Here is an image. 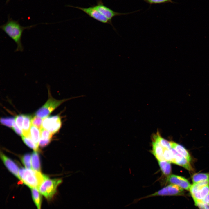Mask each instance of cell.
<instances>
[{
    "mask_svg": "<svg viewBox=\"0 0 209 209\" xmlns=\"http://www.w3.org/2000/svg\"><path fill=\"white\" fill-rule=\"evenodd\" d=\"M32 116L30 115H24L22 132L23 135L25 136L30 137V131L32 125Z\"/></svg>",
    "mask_w": 209,
    "mask_h": 209,
    "instance_id": "obj_14",
    "label": "cell"
},
{
    "mask_svg": "<svg viewBox=\"0 0 209 209\" xmlns=\"http://www.w3.org/2000/svg\"><path fill=\"white\" fill-rule=\"evenodd\" d=\"M72 7H73L72 6ZM82 11L89 16L94 19L102 23L108 24L111 25L114 30L116 29L111 23L94 6H92L88 8H82L79 7H73Z\"/></svg>",
    "mask_w": 209,
    "mask_h": 209,
    "instance_id": "obj_7",
    "label": "cell"
},
{
    "mask_svg": "<svg viewBox=\"0 0 209 209\" xmlns=\"http://www.w3.org/2000/svg\"><path fill=\"white\" fill-rule=\"evenodd\" d=\"M51 140V139H45L40 138L39 141V145L41 147H44L49 144Z\"/></svg>",
    "mask_w": 209,
    "mask_h": 209,
    "instance_id": "obj_30",
    "label": "cell"
},
{
    "mask_svg": "<svg viewBox=\"0 0 209 209\" xmlns=\"http://www.w3.org/2000/svg\"><path fill=\"white\" fill-rule=\"evenodd\" d=\"M152 153L158 161L165 160L164 155V148L157 141L153 140Z\"/></svg>",
    "mask_w": 209,
    "mask_h": 209,
    "instance_id": "obj_12",
    "label": "cell"
},
{
    "mask_svg": "<svg viewBox=\"0 0 209 209\" xmlns=\"http://www.w3.org/2000/svg\"><path fill=\"white\" fill-rule=\"evenodd\" d=\"M30 189L33 201L37 209H41L42 201V194L38 189L35 188Z\"/></svg>",
    "mask_w": 209,
    "mask_h": 209,
    "instance_id": "obj_16",
    "label": "cell"
},
{
    "mask_svg": "<svg viewBox=\"0 0 209 209\" xmlns=\"http://www.w3.org/2000/svg\"><path fill=\"white\" fill-rule=\"evenodd\" d=\"M204 209H209V204L204 203Z\"/></svg>",
    "mask_w": 209,
    "mask_h": 209,
    "instance_id": "obj_33",
    "label": "cell"
},
{
    "mask_svg": "<svg viewBox=\"0 0 209 209\" xmlns=\"http://www.w3.org/2000/svg\"><path fill=\"white\" fill-rule=\"evenodd\" d=\"M158 161L161 170L163 174L166 176L169 175L171 171V162L165 160Z\"/></svg>",
    "mask_w": 209,
    "mask_h": 209,
    "instance_id": "obj_20",
    "label": "cell"
},
{
    "mask_svg": "<svg viewBox=\"0 0 209 209\" xmlns=\"http://www.w3.org/2000/svg\"><path fill=\"white\" fill-rule=\"evenodd\" d=\"M93 6L112 23V19L115 17L123 15H126L135 12H134L122 13L116 12L105 6L101 0L98 1L96 4Z\"/></svg>",
    "mask_w": 209,
    "mask_h": 209,
    "instance_id": "obj_8",
    "label": "cell"
},
{
    "mask_svg": "<svg viewBox=\"0 0 209 209\" xmlns=\"http://www.w3.org/2000/svg\"><path fill=\"white\" fill-rule=\"evenodd\" d=\"M22 138L24 143L28 147L35 151H37L38 150V146L33 142L30 137L22 136Z\"/></svg>",
    "mask_w": 209,
    "mask_h": 209,
    "instance_id": "obj_22",
    "label": "cell"
},
{
    "mask_svg": "<svg viewBox=\"0 0 209 209\" xmlns=\"http://www.w3.org/2000/svg\"><path fill=\"white\" fill-rule=\"evenodd\" d=\"M62 182L61 179H51L48 176L39 186L38 190L47 200H51L57 192L58 186Z\"/></svg>",
    "mask_w": 209,
    "mask_h": 209,
    "instance_id": "obj_3",
    "label": "cell"
},
{
    "mask_svg": "<svg viewBox=\"0 0 209 209\" xmlns=\"http://www.w3.org/2000/svg\"><path fill=\"white\" fill-rule=\"evenodd\" d=\"M172 148L175 149L177 152L189 162L191 160V158L186 149L182 145L175 142H170Z\"/></svg>",
    "mask_w": 209,
    "mask_h": 209,
    "instance_id": "obj_15",
    "label": "cell"
},
{
    "mask_svg": "<svg viewBox=\"0 0 209 209\" xmlns=\"http://www.w3.org/2000/svg\"><path fill=\"white\" fill-rule=\"evenodd\" d=\"M10 1V0H7V1H6V3H8L9 2V1Z\"/></svg>",
    "mask_w": 209,
    "mask_h": 209,
    "instance_id": "obj_34",
    "label": "cell"
},
{
    "mask_svg": "<svg viewBox=\"0 0 209 209\" xmlns=\"http://www.w3.org/2000/svg\"><path fill=\"white\" fill-rule=\"evenodd\" d=\"M31 155L30 154H24L22 157V162L27 169L32 168L31 163Z\"/></svg>",
    "mask_w": 209,
    "mask_h": 209,
    "instance_id": "obj_23",
    "label": "cell"
},
{
    "mask_svg": "<svg viewBox=\"0 0 209 209\" xmlns=\"http://www.w3.org/2000/svg\"><path fill=\"white\" fill-rule=\"evenodd\" d=\"M0 157L4 165L9 170L20 180L18 174V167L17 164L1 152L0 153Z\"/></svg>",
    "mask_w": 209,
    "mask_h": 209,
    "instance_id": "obj_10",
    "label": "cell"
},
{
    "mask_svg": "<svg viewBox=\"0 0 209 209\" xmlns=\"http://www.w3.org/2000/svg\"><path fill=\"white\" fill-rule=\"evenodd\" d=\"M40 130L41 138L45 139H51L53 134L42 127Z\"/></svg>",
    "mask_w": 209,
    "mask_h": 209,
    "instance_id": "obj_28",
    "label": "cell"
},
{
    "mask_svg": "<svg viewBox=\"0 0 209 209\" xmlns=\"http://www.w3.org/2000/svg\"><path fill=\"white\" fill-rule=\"evenodd\" d=\"M171 149L174 158V163L181 166L189 171L192 170V168L190 162L178 153L174 149L172 148Z\"/></svg>",
    "mask_w": 209,
    "mask_h": 209,
    "instance_id": "obj_11",
    "label": "cell"
},
{
    "mask_svg": "<svg viewBox=\"0 0 209 209\" xmlns=\"http://www.w3.org/2000/svg\"><path fill=\"white\" fill-rule=\"evenodd\" d=\"M36 25L24 27L21 25L18 21L8 17L7 22L1 25L0 28L15 43L17 47L15 51L22 52L24 47L21 39L23 32L25 29H30Z\"/></svg>",
    "mask_w": 209,
    "mask_h": 209,
    "instance_id": "obj_1",
    "label": "cell"
},
{
    "mask_svg": "<svg viewBox=\"0 0 209 209\" xmlns=\"http://www.w3.org/2000/svg\"><path fill=\"white\" fill-rule=\"evenodd\" d=\"M24 118V115L19 114L15 118V121L19 128L22 131L23 129V122Z\"/></svg>",
    "mask_w": 209,
    "mask_h": 209,
    "instance_id": "obj_29",
    "label": "cell"
},
{
    "mask_svg": "<svg viewBox=\"0 0 209 209\" xmlns=\"http://www.w3.org/2000/svg\"><path fill=\"white\" fill-rule=\"evenodd\" d=\"M208 194H209V185L201 188L191 195L195 202L201 201Z\"/></svg>",
    "mask_w": 209,
    "mask_h": 209,
    "instance_id": "obj_13",
    "label": "cell"
},
{
    "mask_svg": "<svg viewBox=\"0 0 209 209\" xmlns=\"http://www.w3.org/2000/svg\"><path fill=\"white\" fill-rule=\"evenodd\" d=\"M201 201L204 204H209V194Z\"/></svg>",
    "mask_w": 209,
    "mask_h": 209,
    "instance_id": "obj_32",
    "label": "cell"
},
{
    "mask_svg": "<svg viewBox=\"0 0 209 209\" xmlns=\"http://www.w3.org/2000/svg\"><path fill=\"white\" fill-rule=\"evenodd\" d=\"M166 181L170 184L175 185L187 190H189L191 185L188 180L185 178L174 174L169 175Z\"/></svg>",
    "mask_w": 209,
    "mask_h": 209,
    "instance_id": "obj_9",
    "label": "cell"
},
{
    "mask_svg": "<svg viewBox=\"0 0 209 209\" xmlns=\"http://www.w3.org/2000/svg\"><path fill=\"white\" fill-rule=\"evenodd\" d=\"M183 189L174 185L170 184L154 193L140 198L136 200L139 201L143 199L155 196H177L183 195Z\"/></svg>",
    "mask_w": 209,
    "mask_h": 209,
    "instance_id": "obj_4",
    "label": "cell"
},
{
    "mask_svg": "<svg viewBox=\"0 0 209 209\" xmlns=\"http://www.w3.org/2000/svg\"><path fill=\"white\" fill-rule=\"evenodd\" d=\"M144 1L150 5L164 4L168 3H175L172 0H144Z\"/></svg>",
    "mask_w": 209,
    "mask_h": 209,
    "instance_id": "obj_27",
    "label": "cell"
},
{
    "mask_svg": "<svg viewBox=\"0 0 209 209\" xmlns=\"http://www.w3.org/2000/svg\"><path fill=\"white\" fill-rule=\"evenodd\" d=\"M20 180L30 188L38 189L39 186L48 177L40 172L27 168H21L19 170Z\"/></svg>",
    "mask_w": 209,
    "mask_h": 209,
    "instance_id": "obj_2",
    "label": "cell"
},
{
    "mask_svg": "<svg viewBox=\"0 0 209 209\" xmlns=\"http://www.w3.org/2000/svg\"><path fill=\"white\" fill-rule=\"evenodd\" d=\"M62 125L60 116L58 115L47 117L43 119L42 127L54 134L60 129Z\"/></svg>",
    "mask_w": 209,
    "mask_h": 209,
    "instance_id": "obj_6",
    "label": "cell"
},
{
    "mask_svg": "<svg viewBox=\"0 0 209 209\" xmlns=\"http://www.w3.org/2000/svg\"><path fill=\"white\" fill-rule=\"evenodd\" d=\"M12 128L15 131L18 135L20 136H22V132L21 130L19 128L18 126L16 124L15 120L13 123Z\"/></svg>",
    "mask_w": 209,
    "mask_h": 209,
    "instance_id": "obj_31",
    "label": "cell"
},
{
    "mask_svg": "<svg viewBox=\"0 0 209 209\" xmlns=\"http://www.w3.org/2000/svg\"><path fill=\"white\" fill-rule=\"evenodd\" d=\"M15 120V118L12 117H2L0 119V122L2 125L11 128Z\"/></svg>",
    "mask_w": 209,
    "mask_h": 209,
    "instance_id": "obj_25",
    "label": "cell"
},
{
    "mask_svg": "<svg viewBox=\"0 0 209 209\" xmlns=\"http://www.w3.org/2000/svg\"><path fill=\"white\" fill-rule=\"evenodd\" d=\"M163 153L165 161L174 163V157L171 149H169L164 148Z\"/></svg>",
    "mask_w": 209,
    "mask_h": 209,
    "instance_id": "obj_24",
    "label": "cell"
},
{
    "mask_svg": "<svg viewBox=\"0 0 209 209\" xmlns=\"http://www.w3.org/2000/svg\"><path fill=\"white\" fill-rule=\"evenodd\" d=\"M152 138L153 140L158 142L163 148L169 149H172L170 142L162 138L158 131L156 134H153Z\"/></svg>",
    "mask_w": 209,
    "mask_h": 209,
    "instance_id": "obj_17",
    "label": "cell"
},
{
    "mask_svg": "<svg viewBox=\"0 0 209 209\" xmlns=\"http://www.w3.org/2000/svg\"><path fill=\"white\" fill-rule=\"evenodd\" d=\"M32 168L33 170L40 172L41 167L39 155L38 153L33 152L32 154Z\"/></svg>",
    "mask_w": 209,
    "mask_h": 209,
    "instance_id": "obj_19",
    "label": "cell"
},
{
    "mask_svg": "<svg viewBox=\"0 0 209 209\" xmlns=\"http://www.w3.org/2000/svg\"><path fill=\"white\" fill-rule=\"evenodd\" d=\"M192 181L193 183L209 179V173H198L194 174L192 176Z\"/></svg>",
    "mask_w": 209,
    "mask_h": 209,
    "instance_id": "obj_21",
    "label": "cell"
},
{
    "mask_svg": "<svg viewBox=\"0 0 209 209\" xmlns=\"http://www.w3.org/2000/svg\"><path fill=\"white\" fill-rule=\"evenodd\" d=\"M43 119L42 118L36 116L32 118V125L40 129L42 128Z\"/></svg>",
    "mask_w": 209,
    "mask_h": 209,
    "instance_id": "obj_26",
    "label": "cell"
},
{
    "mask_svg": "<svg viewBox=\"0 0 209 209\" xmlns=\"http://www.w3.org/2000/svg\"><path fill=\"white\" fill-rule=\"evenodd\" d=\"M30 138H31L34 143L38 146L40 137V129L32 125L30 129Z\"/></svg>",
    "mask_w": 209,
    "mask_h": 209,
    "instance_id": "obj_18",
    "label": "cell"
},
{
    "mask_svg": "<svg viewBox=\"0 0 209 209\" xmlns=\"http://www.w3.org/2000/svg\"><path fill=\"white\" fill-rule=\"evenodd\" d=\"M69 99L70 98L58 100L50 98L42 107L36 111L35 115L42 118H46L61 104Z\"/></svg>",
    "mask_w": 209,
    "mask_h": 209,
    "instance_id": "obj_5",
    "label": "cell"
}]
</instances>
